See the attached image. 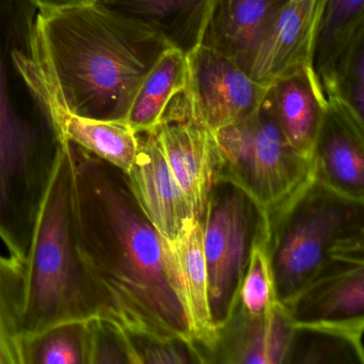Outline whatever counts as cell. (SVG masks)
<instances>
[{
	"mask_svg": "<svg viewBox=\"0 0 364 364\" xmlns=\"http://www.w3.org/2000/svg\"><path fill=\"white\" fill-rule=\"evenodd\" d=\"M70 148L78 253L99 316L132 336L196 346L164 238L138 205L127 173L72 142Z\"/></svg>",
	"mask_w": 364,
	"mask_h": 364,
	"instance_id": "obj_1",
	"label": "cell"
},
{
	"mask_svg": "<svg viewBox=\"0 0 364 364\" xmlns=\"http://www.w3.org/2000/svg\"><path fill=\"white\" fill-rule=\"evenodd\" d=\"M168 48L154 29L97 0L39 9L25 50L68 110L127 122L140 86Z\"/></svg>",
	"mask_w": 364,
	"mask_h": 364,
	"instance_id": "obj_2",
	"label": "cell"
},
{
	"mask_svg": "<svg viewBox=\"0 0 364 364\" xmlns=\"http://www.w3.org/2000/svg\"><path fill=\"white\" fill-rule=\"evenodd\" d=\"M26 266L25 340L59 323L99 316L97 294L78 253L75 170L68 140L61 144Z\"/></svg>",
	"mask_w": 364,
	"mask_h": 364,
	"instance_id": "obj_3",
	"label": "cell"
},
{
	"mask_svg": "<svg viewBox=\"0 0 364 364\" xmlns=\"http://www.w3.org/2000/svg\"><path fill=\"white\" fill-rule=\"evenodd\" d=\"M364 202L315 181L264 236L277 299L287 306L334 259L363 257Z\"/></svg>",
	"mask_w": 364,
	"mask_h": 364,
	"instance_id": "obj_4",
	"label": "cell"
},
{
	"mask_svg": "<svg viewBox=\"0 0 364 364\" xmlns=\"http://www.w3.org/2000/svg\"><path fill=\"white\" fill-rule=\"evenodd\" d=\"M213 135L219 181L244 191L259 213V231L267 235L315 182L314 161L300 156L289 146L267 93L251 116Z\"/></svg>",
	"mask_w": 364,
	"mask_h": 364,
	"instance_id": "obj_5",
	"label": "cell"
},
{
	"mask_svg": "<svg viewBox=\"0 0 364 364\" xmlns=\"http://www.w3.org/2000/svg\"><path fill=\"white\" fill-rule=\"evenodd\" d=\"M255 204L235 185L216 183L202 219L210 316L217 331L235 306L259 223Z\"/></svg>",
	"mask_w": 364,
	"mask_h": 364,
	"instance_id": "obj_6",
	"label": "cell"
},
{
	"mask_svg": "<svg viewBox=\"0 0 364 364\" xmlns=\"http://www.w3.org/2000/svg\"><path fill=\"white\" fill-rule=\"evenodd\" d=\"M186 56L184 95L193 120L210 133L242 122L261 105L268 88L227 57L201 44Z\"/></svg>",
	"mask_w": 364,
	"mask_h": 364,
	"instance_id": "obj_7",
	"label": "cell"
},
{
	"mask_svg": "<svg viewBox=\"0 0 364 364\" xmlns=\"http://www.w3.org/2000/svg\"><path fill=\"white\" fill-rule=\"evenodd\" d=\"M154 132L191 215L202 223L208 198L219 182L214 135L193 120L184 92L172 100Z\"/></svg>",
	"mask_w": 364,
	"mask_h": 364,
	"instance_id": "obj_8",
	"label": "cell"
},
{
	"mask_svg": "<svg viewBox=\"0 0 364 364\" xmlns=\"http://www.w3.org/2000/svg\"><path fill=\"white\" fill-rule=\"evenodd\" d=\"M39 108L61 140H68L102 161L129 173L138 150L137 133L125 121H105L78 116L68 110L43 74L31 63L18 69Z\"/></svg>",
	"mask_w": 364,
	"mask_h": 364,
	"instance_id": "obj_9",
	"label": "cell"
},
{
	"mask_svg": "<svg viewBox=\"0 0 364 364\" xmlns=\"http://www.w3.org/2000/svg\"><path fill=\"white\" fill-rule=\"evenodd\" d=\"M135 161L127 174L129 188L151 225L173 242L196 220L176 184L154 129L138 132Z\"/></svg>",
	"mask_w": 364,
	"mask_h": 364,
	"instance_id": "obj_10",
	"label": "cell"
},
{
	"mask_svg": "<svg viewBox=\"0 0 364 364\" xmlns=\"http://www.w3.org/2000/svg\"><path fill=\"white\" fill-rule=\"evenodd\" d=\"M313 161L315 181L364 202V122L334 97L327 99Z\"/></svg>",
	"mask_w": 364,
	"mask_h": 364,
	"instance_id": "obj_11",
	"label": "cell"
},
{
	"mask_svg": "<svg viewBox=\"0 0 364 364\" xmlns=\"http://www.w3.org/2000/svg\"><path fill=\"white\" fill-rule=\"evenodd\" d=\"M321 0H287L255 50L249 76L269 88L281 78L312 68Z\"/></svg>",
	"mask_w": 364,
	"mask_h": 364,
	"instance_id": "obj_12",
	"label": "cell"
},
{
	"mask_svg": "<svg viewBox=\"0 0 364 364\" xmlns=\"http://www.w3.org/2000/svg\"><path fill=\"white\" fill-rule=\"evenodd\" d=\"M285 308L294 326L364 323L363 257L334 259Z\"/></svg>",
	"mask_w": 364,
	"mask_h": 364,
	"instance_id": "obj_13",
	"label": "cell"
},
{
	"mask_svg": "<svg viewBox=\"0 0 364 364\" xmlns=\"http://www.w3.org/2000/svg\"><path fill=\"white\" fill-rule=\"evenodd\" d=\"M293 321L282 304L264 316L247 314L238 306L219 328L210 362L237 364L287 363L293 343Z\"/></svg>",
	"mask_w": 364,
	"mask_h": 364,
	"instance_id": "obj_14",
	"label": "cell"
},
{
	"mask_svg": "<svg viewBox=\"0 0 364 364\" xmlns=\"http://www.w3.org/2000/svg\"><path fill=\"white\" fill-rule=\"evenodd\" d=\"M164 247L176 274L178 294L193 342L204 363H208L210 362L218 331L210 316L201 221H191L176 242H169L164 238Z\"/></svg>",
	"mask_w": 364,
	"mask_h": 364,
	"instance_id": "obj_15",
	"label": "cell"
},
{
	"mask_svg": "<svg viewBox=\"0 0 364 364\" xmlns=\"http://www.w3.org/2000/svg\"><path fill=\"white\" fill-rule=\"evenodd\" d=\"M287 0H216L201 46L223 55L247 74L255 50Z\"/></svg>",
	"mask_w": 364,
	"mask_h": 364,
	"instance_id": "obj_16",
	"label": "cell"
},
{
	"mask_svg": "<svg viewBox=\"0 0 364 364\" xmlns=\"http://www.w3.org/2000/svg\"><path fill=\"white\" fill-rule=\"evenodd\" d=\"M364 42V0H321L315 29L312 69L326 99L349 59Z\"/></svg>",
	"mask_w": 364,
	"mask_h": 364,
	"instance_id": "obj_17",
	"label": "cell"
},
{
	"mask_svg": "<svg viewBox=\"0 0 364 364\" xmlns=\"http://www.w3.org/2000/svg\"><path fill=\"white\" fill-rule=\"evenodd\" d=\"M277 123L289 146L309 161L327 106V99L312 68L281 78L268 88Z\"/></svg>",
	"mask_w": 364,
	"mask_h": 364,
	"instance_id": "obj_18",
	"label": "cell"
},
{
	"mask_svg": "<svg viewBox=\"0 0 364 364\" xmlns=\"http://www.w3.org/2000/svg\"><path fill=\"white\" fill-rule=\"evenodd\" d=\"M159 33L185 55L200 46L216 0H102Z\"/></svg>",
	"mask_w": 364,
	"mask_h": 364,
	"instance_id": "obj_19",
	"label": "cell"
},
{
	"mask_svg": "<svg viewBox=\"0 0 364 364\" xmlns=\"http://www.w3.org/2000/svg\"><path fill=\"white\" fill-rule=\"evenodd\" d=\"M187 71L184 53L170 46L161 54L140 86L127 117L136 133L152 131L159 124L172 100L184 92Z\"/></svg>",
	"mask_w": 364,
	"mask_h": 364,
	"instance_id": "obj_20",
	"label": "cell"
},
{
	"mask_svg": "<svg viewBox=\"0 0 364 364\" xmlns=\"http://www.w3.org/2000/svg\"><path fill=\"white\" fill-rule=\"evenodd\" d=\"M26 259L0 255V364H24Z\"/></svg>",
	"mask_w": 364,
	"mask_h": 364,
	"instance_id": "obj_21",
	"label": "cell"
},
{
	"mask_svg": "<svg viewBox=\"0 0 364 364\" xmlns=\"http://www.w3.org/2000/svg\"><path fill=\"white\" fill-rule=\"evenodd\" d=\"M48 123L35 124L14 108L8 93L5 63L0 48V172L28 161L48 136Z\"/></svg>",
	"mask_w": 364,
	"mask_h": 364,
	"instance_id": "obj_22",
	"label": "cell"
},
{
	"mask_svg": "<svg viewBox=\"0 0 364 364\" xmlns=\"http://www.w3.org/2000/svg\"><path fill=\"white\" fill-rule=\"evenodd\" d=\"M24 364H88L86 321L59 323L26 338Z\"/></svg>",
	"mask_w": 364,
	"mask_h": 364,
	"instance_id": "obj_23",
	"label": "cell"
},
{
	"mask_svg": "<svg viewBox=\"0 0 364 364\" xmlns=\"http://www.w3.org/2000/svg\"><path fill=\"white\" fill-rule=\"evenodd\" d=\"M237 304L252 316L269 314L278 304L266 240L257 227L248 263L242 277Z\"/></svg>",
	"mask_w": 364,
	"mask_h": 364,
	"instance_id": "obj_24",
	"label": "cell"
},
{
	"mask_svg": "<svg viewBox=\"0 0 364 364\" xmlns=\"http://www.w3.org/2000/svg\"><path fill=\"white\" fill-rule=\"evenodd\" d=\"M88 364H136L127 332L114 321L95 316L86 321Z\"/></svg>",
	"mask_w": 364,
	"mask_h": 364,
	"instance_id": "obj_25",
	"label": "cell"
},
{
	"mask_svg": "<svg viewBox=\"0 0 364 364\" xmlns=\"http://www.w3.org/2000/svg\"><path fill=\"white\" fill-rule=\"evenodd\" d=\"M331 97L342 102L364 122V42L355 48L349 59Z\"/></svg>",
	"mask_w": 364,
	"mask_h": 364,
	"instance_id": "obj_26",
	"label": "cell"
},
{
	"mask_svg": "<svg viewBox=\"0 0 364 364\" xmlns=\"http://www.w3.org/2000/svg\"><path fill=\"white\" fill-rule=\"evenodd\" d=\"M39 9H60V8L75 7V6L88 5L97 0H31Z\"/></svg>",
	"mask_w": 364,
	"mask_h": 364,
	"instance_id": "obj_27",
	"label": "cell"
}]
</instances>
